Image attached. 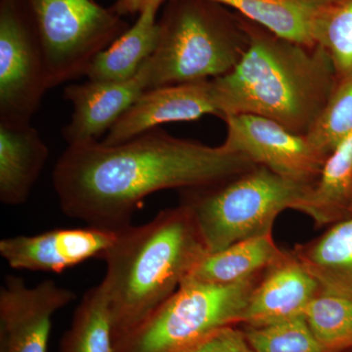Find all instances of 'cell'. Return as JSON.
<instances>
[{"mask_svg":"<svg viewBox=\"0 0 352 352\" xmlns=\"http://www.w3.org/2000/svg\"><path fill=\"white\" fill-rule=\"evenodd\" d=\"M352 132V74L339 78L318 119L307 134L310 144L328 157Z\"/></svg>","mask_w":352,"mask_h":352,"instance_id":"cb8c5ba5","label":"cell"},{"mask_svg":"<svg viewBox=\"0 0 352 352\" xmlns=\"http://www.w3.org/2000/svg\"><path fill=\"white\" fill-rule=\"evenodd\" d=\"M314 185L286 179L263 166L206 188L183 190L208 254L272 234L278 215L298 210Z\"/></svg>","mask_w":352,"mask_h":352,"instance_id":"5b68a950","label":"cell"},{"mask_svg":"<svg viewBox=\"0 0 352 352\" xmlns=\"http://www.w3.org/2000/svg\"><path fill=\"white\" fill-rule=\"evenodd\" d=\"M243 332L254 352H326L303 314Z\"/></svg>","mask_w":352,"mask_h":352,"instance_id":"d4e9b609","label":"cell"},{"mask_svg":"<svg viewBox=\"0 0 352 352\" xmlns=\"http://www.w3.org/2000/svg\"><path fill=\"white\" fill-rule=\"evenodd\" d=\"M342 352H352V347H351V349H347V351H342Z\"/></svg>","mask_w":352,"mask_h":352,"instance_id":"83f0119b","label":"cell"},{"mask_svg":"<svg viewBox=\"0 0 352 352\" xmlns=\"http://www.w3.org/2000/svg\"><path fill=\"white\" fill-rule=\"evenodd\" d=\"M321 291L320 285L294 256L286 252L252 289L241 323L261 327L302 315Z\"/></svg>","mask_w":352,"mask_h":352,"instance_id":"5bb4252c","label":"cell"},{"mask_svg":"<svg viewBox=\"0 0 352 352\" xmlns=\"http://www.w3.org/2000/svg\"><path fill=\"white\" fill-rule=\"evenodd\" d=\"M220 117L212 80L180 83L147 90L108 131L101 141L117 145L168 122Z\"/></svg>","mask_w":352,"mask_h":352,"instance_id":"7c38bea8","label":"cell"},{"mask_svg":"<svg viewBox=\"0 0 352 352\" xmlns=\"http://www.w3.org/2000/svg\"><path fill=\"white\" fill-rule=\"evenodd\" d=\"M322 1H333V0H322Z\"/></svg>","mask_w":352,"mask_h":352,"instance_id":"f1b7e54d","label":"cell"},{"mask_svg":"<svg viewBox=\"0 0 352 352\" xmlns=\"http://www.w3.org/2000/svg\"><path fill=\"white\" fill-rule=\"evenodd\" d=\"M164 0H118L113 10L120 16L142 12L146 8H153L157 11Z\"/></svg>","mask_w":352,"mask_h":352,"instance_id":"4316f807","label":"cell"},{"mask_svg":"<svg viewBox=\"0 0 352 352\" xmlns=\"http://www.w3.org/2000/svg\"><path fill=\"white\" fill-rule=\"evenodd\" d=\"M76 298L53 280L29 287L7 275L0 288V352L47 351L53 315Z\"/></svg>","mask_w":352,"mask_h":352,"instance_id":"30bf717a","label":"cell"},{"mask_svg":"<svg viewBox=\"0 0 352 352\" xmlns=\"http://www.w3.org/2000/svg\"><path fill=\"white\" fill-rule=\"evenodd\" d=\"M47 146L31 124L0 126V201L25 203L48 159Z\"/></svg>","mask_w":352,"mask_h":352,"instance_id":"9a60e30c","label":"cell"},{"mask_svg":"<svg viewBox=\"0 0 352 352\" xmlns=\"http://www.w3.org/2000/svg\"><path fill=\"white\" fill-rule=\"evenodd\" d=\"M296 210L308 215L316 227L352 215V132L327 157L320 176Z\"/></svg>","mask_w":352,"mask_h":352,"instance_id":"ac0fdd59","label":"cell"},{"mask_svg":"<svg viewBox=\"0 0 352 352\" xmlns=\"http://www.w3.org/2000/svg\"><path fill=\"white\" fill-rule=\"evenodd\" d=\"M263 272L223 286L183 283L142 323L116 342L113 352H178L217 329L241 323Z\"/></svg>","mask_w":352,"mask_h":352,"instance_id":"8992f818","label":"cell"},{"mask_svg":"<svg viewBox=\"0 0 352 352\" xmlns=\"http://www.w3.org/2000/svg\"><path fill=\"white\" fill-rule=\"evenodd\" d=\"M312 36L327 52L338 78L352 74V0L324 3L315 18Z\"/></svg>","mask_w":352,"mask_h":352,"instance_id":"603a6c76","label":"cell"},{"mask_svg":"<svg viewBox=\"0 0 352 352\" xmlns=\"http://www.w3.org/2000/svg\"><path fill=\"white\" fill-rule=\"evenodd\" d=\"M154 54L141 66L147 90L230 73L249 48L244 18L210 0H168Z\"/></svg>","mask_w":352,"mask_h":352,"instance_id":"277c9868","label":"cell"},{"mask_svg":"<svg viewBox=\"0 0 352 352\" xmlns=\"http://www.w3.org/2000/svg\"><path fill=\"white\" fill-rule=\"evenodd\" d=\"M208 254L193 215L182 204L142 226L118 230L101 258L113 344L170 298Z\"/></svg>","mask_w":352,"mask_h":352,"instance_id":"3957f363","label":"cell"},{"mask_svg":"<svg viewBox=\"0 0 352 352\" xmlns=\"http://www.w3.org/2000/svg\"><path fill=\"white\" fill-rule=\"evenodd\" d=\"M235 9L242 17L281 38L314 46L312 32L322 0H210Z\"/></svg>","mask_w":352,"mask_h":352,"instance_id":"ffe728a7","label":"cell"},{"mask_svg":"<svg viewBox=\"0 0 352 352\" xmlns=\"http://www.w3.org/2000/svg\"><path fill=\"white\" fill-rule=\"evenodd\" d=\"M244 21L249 48L230 73L212 78L219 118L258 116L307 135L339 82L330 57L317 44L295 43Z\"/></svg>","mask_w":352,"mask_h":352,"instance_id":"7a4b0ae2","label":"cell"},{"mask_svg":"<svg viewBox=\"0 0 352 352\" xmlns=\"http://www.w3.org/2000/svg\"><path fill=\"white\" fill-rule=\"evenodd\" d=\"M227 136L222 144L256 164L292 182L314 185L327 157L296 134L274 120L254 115L223 119Z\"/></svg>","mask_w":352,"mask_h":352,"instance_id":"9c48e42d","label":"cell"},{"mask_svg":"<svg viewBox=\"0 0 352 352\" xmlns=\"http://www.w3.org/2000/svg\"><path fill=\"white\" fill-rule=\"evenodd\" d=\"M292 252L322 291L352 298V215Z\"/></svg>","mask_w":352,"mask_h":352,"instance_id":"2e32d148","label":"cell"},{"mask_svg":"<svg viewBox=\"0 0 352 352\" xmlns=\"http://www.w3.org/2000/svg\"><path fill=\"white\" fill-rule=\"evenodd\" d=\"M41 41L18 0H0V126H30L47 90Z\"/></svg>","mask_w":352,"mask_h":352,"instance_id":"ba28073f","label":"cell"},{"mask_svg":"<svg viewBox=\"0 0 352 352\" xmlns=\"http://www.w3.org/2000/svg\"><path fill=\"white\" fill-rule=\"evenodd\" d=\"M117 234L87 226L14 236L0 241V256L13 270L61 273L88 259H101Z\"/></svg>","mask_w":352,"mask_h":352,"instance_id":"8fae6325","label":"cell"},{"mask_svg":"<svg viewBox=\"0 0 352 352\" xmlns=\"http://www.w3.org/2000/svg\"><path fill=\"white\" fill-rule=\"evenodd\" d=\"M254 166L223 144L212 147L156 127L120 144L68 146L52 180L65 214L118 231L131 226L139 205L156 192L214 186Z\"/></svg>","mask_w":352,"mask_h":352,"instance_id":"6da1fadb","label":"cell"},{"mask_svg":"<svg viewBox=\"0 0 352 352\" xmlns=\"http://www.w3.org/2000/svg\"><path fill=\"white\" fill-rule=\"evenodd\" d=\"M303 316L326 352H342L352 347V298L321 291Z\"/></svg>","mask_w":352,"mask_h":352,"instance_id":"7402d4cb","label":"cell"},{"mask_svg":"<svg viewBox=\"0 0 352 352\" xmlns=\"http://www.w3.org/2000/svg\"><path fill=\"white\" fill-rule=\"evenodd\" d=\"M178 352H254L245 333L233 326L217 329Z\"/></svg>","mask_w":352,"mask_h":352,"instance_id":"484cf974","label":"cell"},{"mask_svg":"<svg viewBox=\"0 0 352 352\" xmlns=\"http://www.w3.org/2000/svg\"><path fill=\"white\" fill-rule=\"evenodd\" d=\"M145 91L147 85L140 69L126 82L88 80L65 87V99L73 106L71 122L62 131L68 146L97 140Z\"/></svg>","mask_w":352,"mask_h":352,"instance_id":"4fadbf2b","label":"cell"},{"mask_svg":"<svg viewBox=\"0 0 352 352\" xmlns=\"http://www.w3.org/2000/svg\"><path fill=\"white\" fill-rule=\"evenodd\" d=\"M43 47L48 87L87 76L95 57L129 30L95 0H18Z\"/></svg>","mask_w":352,"mask_h":352,"instance_id":"52a82bcc","label":"cell"},{"mask_svg":"<svg viewBox=\"0 0 352 352\" xmlns=\"http://www.w3.org/2000/svg\"><path fill=\"white\" fill-rule=\"evenodd\" d=\"M157 13L153 8L139 13L135 24L94 58L87 73L88 80L120 82L138 75L159 43Z\"/></svg>","mask_w":352,"mask_h":352,"instance_id":"d6986e66","label":"cell"},{"mask_svg":"<svg viewBox=\"0 0 352 352\" xmlns=\"http://www.w3.org/2000/svg\"><path fill=\"white\" fill-rule=\"evenodd\" d=\"M58 352H113L112 316L102 283L85 292Z\"/></svg>","mask_w":352,"mask_h":352,"instance_id":"44dd1931","label":"cell"},{"mask_svg":"<svg viewBox=\"0 0 352 352\" xmlns=\"http://www.w3.org/2000/svg\"><path fill=\"white\" fill-rule=\"evenodd\" d=\"M285 252L278 247L272 234L241 241L204 256L183 283L222 286L239 283L267 270Z\"/></svg>","mask_w":352,"mask_h":352,"instance_id":"e0dca14e","label":"cell"}]
</instances>
